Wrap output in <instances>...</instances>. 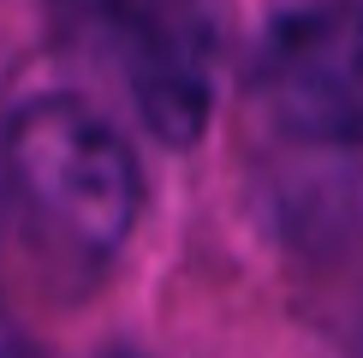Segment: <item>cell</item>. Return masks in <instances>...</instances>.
Masks as SVG:
<instances>
[{"label":"cell","instance_id":"cell-1","mask_svg":"<svg viewBox=\"0 0 363 358\" xmlns=\"http://www.w3.org/2000/svg\"><path fill=\"white\" fill-rule=\"evenodd\" d=\"M0 173L18 209L72 257H113L138 227L143 168L78 96H36L0 131Z\"/></svg>","mask_w":363,"mask_h":358},{"label":"cell","instance_id":"cell-2","mask_svg":"<svg viewBox=\"0 0 363 358\" xmlns=\"http://www.w3.org/2000/svg\"><path fill=\"white\" fill-rule=\"evenodd\" d=\"M262 102L286 138L363 143V6L280 18L262 48Z\"/></svg>","mask_w":363,"mask_h":358},{"label":"cell","instance_id":"cell-3","mask_svg":"<svg viewBox=\"0 0 363 358\" xmlns=\"http://www.w3.org/2000/svg\"><path fill=\"white\" fill-rule=\"evenodd\" d=\"M131 90H138L143 126L167 149H191L196 138H203L208 114H215L208 66L196 60V48H185V42H149V48L138 54Z\"/></svg>","mask_w":363,"mask_h":358}]
</instances>
